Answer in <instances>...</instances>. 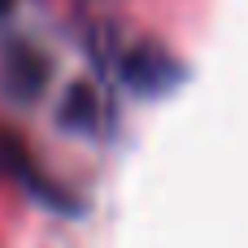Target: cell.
I'll use <instances>...</instances> for the list:
<instances>
[{
	"label": "cell",
	"mask_w": 248,
	"mask_h": 248,
	"mask_svg": "<svg viewBox=\"0 0 248 248\" xmlns=\"http://www.w3.org/2000/svg\"><path fill=\"white\" fill-rule=\"evenodd\" d=\"M4 4H9V0H0V9H4Z\"/></svg>",
	"instance_id": "1"
}]
</instances>
